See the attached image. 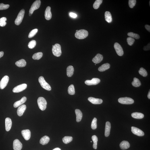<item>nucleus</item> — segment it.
Instances as JSON below:
<instances>
[{
  "label": "nucleus",
  "instance_id": "nucleus-32",
  "mask_svg": "<svg viewBox=\"0 0 150 150\" xmlns=\"http://www.w3.org/2000/svg\"><path fill=\"white\" fill-rule=\"evenodd\" d=\"M73 139V137L72 136H65L63 138L62 141L64 143L67 144L72 142Z\"/></svg>",
  "mask_w": 150,
  "mask_h": 150
},
{
  "label": "nucleus",
  "instance_id": "nucleus-1",
  "mask_svg": "<svg viewBox=\"0 0 150 150\" xmlns=\"http://www.w3.org/2000/svg\"><path fill=\"white\" fill-rule=\"evenodd\" d=\"M88 33L87 30L82 29L79 30L75 34V37L79 39H83L87 37Z\"/></svg>",
  "mask_w": 150,
  "mask_h": 150
},
{
  "label": "nucleus",
  "instance_id": "nucleus-37",
  "mask_svg": "<svg viewBox=\"0 0 150 150\" xmlns=\"http://www.w3.org/2000/svg\"><path fill=\"white\" fill-rule=\"evenodd\" d=\"M127 34L128 36L130 37L135 38L136 39H139L140 38L139 35L137 34L133 33V32L128 33Z\"/></svg>",
  "mask_w": 150,
  "mask_h": 150
},
{
  "label": "nucleus",
  "instance_id": "nucleus-23",
  "mask_svg": "<svg viewBox=\"0 0 150 150\" xmlns=\"http://www.w3.org/2000/svg\"><path fill=\"white\" fill-rule=\"evenodd\" d=\"M121 149L125 150L128 149L130 147V144L127 141H124L121 142L120 145Z\"/></svg>",
  "mask_w": 150,
  "mask_h": 150
},
{
  "label": "nucleus",
  "instance_id": "nucleus-38",
  "mask_svg": "<svg viewBox=\"0 0 150 150\" xmlns=\"http://www.w3.org/2000/svg\"><path fill=\"white\" fill-rule=\"evenodd\" d=\"M97 119L94 118L92 121L91 124V128L92 129L95 130L97 127Z\"/></svg>",
  "mask_w": 150,
  "mask_h": 150
},
{
  "label": "nucleus",
  "instance_id": "nucleus-36",
  "mask_svg": "<svg viewBox=\"0 0 150 150\" xmlns=\"http://www.w3.org/2000/svg\"><path fill=\"white\" fill-rule=\"evenodd\" d=\"M139 74L143 77H146L147 75V72L145 69L143 68H141L140 70L138 71Z\"/></svg>",
  "mask_w": 150,
  "mask_h": 150
},
{
  "label": "nucleus",
  "instance_id": "nucleus-3",
  "mask_svg": "<svg viewBox=\"0 0 150 150\" xmlns=\"http://www.w3.org/2000/svg\"><path fill=\"white\" fill-rule=\"evenodd\" d=\"M53 54L57 57H59L61 54V46L59 44H56L52 49Z\"/></svg>",
  "mask_w": 150,
  "mask_h": 150
},
{
  "label": "nucleus",
  "instance_id": "nucleus-50",
  "mask_svg": "<svg viewBox=\"0 0 150 150\" xmlns=\"http://www.w3.org/2000/svg\"><path fill=\"white\" fill-rule=\"evenodd\" d=\"M148 99H150V90L149 92V93H148Z\"/></svg>",
  "mask_w": 150,
  "mask_h": 150
},
{
  "label": "nucleus",
  "instance_id": "nucleus-46",
  "mask_svg": "<svg viewBox=\"0 0 150 150\" xmlns=\"http://www.w3.org/2000/svg\"><path fill=\"white\" fill-rule=\"evenodd\" d=\"M7 20V18L5 17H3L0 18V22H6Z\"/></svg>",
  "mask_w": 150,
  "mask_h": 150
},
{
  "label": "nucleus",
  "instance_id": "nucleus-22",
  "mask_svg": "<svg viewBox=\"0 0 150 150\" xmlns=\"http://www.w3.org/2000/svg\"><path fill=\"white\" fill-rule=\"evenodd\" d=\"M75 113L76 115V122H80L82 118L83 114L82 111L79 109H76L75 110Z\"/></svg>",
  "mask_w": 150,
  "mask_h": 150
},
{
  "label": "nucleus",
  "instance_id": "nucleus-48",
  "mask_svg": "<svg viewBox=\"0 0 150 150\" xmlns=\"http://www.w3.org/2000/svg\"><path fill=\"white\" fill-rule=\"evenodd\" d=\"M145 27L146 29L148 31L150 32V26L149 25H145Z\"/></svg>",
  "mask_w": 150,
  "mask_h": 150
},
{
  "label": "nucleus",
  "instance_id": "nucleus-43",
  "mask_svg": "<svg viewBox=\"0 0 150 150\" xmlns=\"http://www.w3.org/2000/svg\"><path fill=\"white\" fill-rule=\"evenodd\" d=\"M9 7V5H5L3 3H0V10H5L8 9Z\"/></svg>",
  "mask_w": 150,
  "mask_h": 150
},
{
  "label": "nucleus",
  "instance_id": "nucleus-24",
  "mask_svg": "<svg viewBox=\"0 0 150 150\" xmlns=\"http://www.w3.org/2000/svg\"><path fill=\"white\" fill-rule=\"evenodd\" d=\"M110 65L109 63H106L100 67L98 68V70L100 72H104V71L108 70L110 68Z\"/></svg>",
  "mask_w": 150,
  "mask_h": 150
},
{
  "label": "nucleus",
  "instance_id": "nucleus-44",
  "mask_svg": "<svg viewBox=\"0 0 150 150\" xmlns=\"http://www.w3.org/2000/svg\"><path fill=\"white\" fill-rule=\"evenodd\" d=\"M150 43H149L148 44V45L145 46H144V47L143 48V50H144L145 51H147L149 50H150Z\"/></svg>",
  "mask_w": 150,
  "mask_h": 150
},
{
  "label": "nucleus",
  "instance_id": "nucleus-5",
  "mask_svg": "<svg viewBox=\"0 0 150 150\" xmlns=\"http://www.w3.org/2000/svg\"><path fill=\"white\" fill-rule=\"evenodd\" d=\"M41 1L40 0L35 1L33 4L30 9L29 15L31 16L34 11L39 8L41 5Z\"/></svg>",
  "mask_w": 150,
  "mask_h": 150
},
{
  "label": "nucleus",
  "instance_id": "nucleus-35",
  "mask_svg": "<svg viewBox=\"0 0 150 150\" xmlns=\"http://www.w3.org/2000/svg\"><path fill=\"white\" fill-rule=\"evenodd\" d=\"M102 0H96L93 4V8L95 9H98L100 5L102 3Z\"/></svg>",
  "mask_w": 150,
  "mask_h": 150
},
{
  "label": "nucleus",
  "instance_id": "nucleus-25",
  "mask_svg": "<svg viewBox=\"0 0 150 150\" xmlns=\"http://www.w3.org/2000/svg\"><path fill=\"white\" fill-rule=\"evenodd\" d=\"M50 138L49 136H45L42 137L40 139V143L42 145H44L47 144L50 141Z\"/></svg>",
  "mask_w": 150,
  "mask_h": 150
},
{
  "label": "nucleus",
  "instance_id": "nucleus-9",
  "mask_svg": "<svg viewBox=\"0 0 150 150\" xmlns=\"http://www.w3.org/2000/svg\"><path fill=\"white\" fill-rule=\"evenodd\" d=\"M27 87V84L25 83L22 84L15 87L13 88V91L14 93H19L26 89Z\"/></svg>",
  "mask_w": 150,
  "mask_h": 150
},
{
  "label": "nucleus",
  "instance_id": "nucleus-17",
  "mask_svg": "<svg viewBox=\"0 0 150 150\" xmlns=\"http://www.w3.org/2000/svg\"><path fill=\"white\" fill-rule=\"evenodd\" d=\"M103 57L102 55L100 54H98L92 59V61L95 64H98L102 61Z\"/></svg>",
  "mask_w": 150,
  "mask_h": 150
},
{
  "label": "nucleus",
  "instance_id": "nucleus-26",
  "mask_svg": "<svg viewBox=\"0 0 150 150\" xmlns=\"http://www.w3.org/2000/svg\"><path fill=\"white\" fill-rule=\"evenodd\" d=\"M16 66L19 67H23L26 65V63L25 60L24 59H22L15 63Z\"/></svg>",
  "mask_w": 150,
  "mask_h": 150
},
{
  "label": "nucleus",
  "instance_id": "nucleus-42",
  "mask_svg": "<svg viewBox=\"0 0 150 150\" xmlns=\"http://www.w3.org/2000/svg\"><path fill=\"white\" fill-rule=\"evenodd\" d=\"M136 3V0H129V5L131 8H133L135 6Z\"/></svg>",
  "mask_w": 150,
  "mask_h": 150
},
{
  "label": "nucleus",
  "instance_id": "nucleus-53",
  "mask_svg": "<svg viewBox=\"0 0 150 150\" xmlns=\"http://www.w3.org/2000/svg\"><path fill=\"white\" fill-rule=\"evenodd\" d=\"M78 31V30H76V32H77Z\"/></svg>",
  "mask_w": 150,
  "mask_h": 150
},
{
  "label": "nucleus",
  "instance_id": "nucleus-28",
  "mask_svg": "<svg viewBox=\"0 0 150 150\" xmlns=\"http://www.w3.org/2000/svg\"><path fill=\"white\" fill-rule=\"evenodd\" d=\"M105 18L106 21L108 23H111L112 22V16L110 12L107 11L105 13Z\"/></svg>",
  "mask_w": 150,
  "mask_h": 150
},
{
  "label": "nucleus",
  "instance_id": "nucleus-49",
  "mask_svg": "<svg viewBox=\"0 0 150 150\" xmlns=\"http://www.w3.org/2000/svg\"><path fill=\"white\" fill-rule=\"evenodd\" d=\"M4 55V52L3 51L0 52V58L2 57Z\"/></svg>",
  "mask_w": 150,
  "mask_h": 150
},
{
  "label": "nucleus",
  "instance_id": "nucleus-6",
  "mask_svg": "<svg viewBox=\"0 0 150 150\" xmlns=\"http://www.w3.org/2000/svg\"><path fill=\"white\" fill-rule=\"evenodd\" d=\"M119 103L123 104H131L134 103V100L132 98L125 97L119 98L118 100Z\"/></svg>",
  "mask_w": 150,
  "mask_h": 150
},
{
  "label": "nucleus",
  "instance_id": "nucleus-47",
  "mask_svg": "<svg viewBox=\"0 0 150 150\" xmlns=\"http://www.w3.org/2000/svg\"><path fill=\"white\" fill-rule=\"evenodd\" d=\"M7 24V23L6 22H0V26L1 27L5 26Z\"/></svg>",
  "mask_w": 150,
  "mask_h": 150
},
{
  "label": "nucleus",
  "instance_id": "nucleus-31",
  "mask_svg": "<svg viewBox=\"0 0 150 150\" xmlns=\"http://www.w3.org/2000/svg\"><path fill=\"white\" fill-rule=\"evenodd\" d=\"M43 56V53L42 52L36 53L33 55L32 58L34 60H39Z\"/></svg>",
  "mask_w": 150,
  "mask_h": 150
},
{
  "label": "nucleus",
  "instance_id": "nucleus-30",
  "mask_svg": "<svg viewBox=\"0 0 150 150\" xmlns=\"http://www.w3.org/2000/svg\"><path fill=\"white\" fill-rule=\"evenodd\" d=\"M132 85L134 87H138L141 86V84L140 80L138 78H134L133 81L132 83Z\"/></svg>",
  "mask_w": 150,
  "mask_h": 150
},
{
  "label": "nucleus",
  "instance_id": "nucleus-27",
  "mask_svg": "<svg viewBox=\"0 0 150 150\" xmlns=\"http://www.w3.org/2000/svg\"><path fill=\"white\" fill-rule=\"evenodd\" d=\"M74 72V67L72 66H69L67 68V75L69 77L72 76Z\"/></svg>",
  "mask_w": 150,
  "mask_h": 150
},
{
  "label": "nucleus",
  "instance_id": "nucleus-12",
  "mask_svg": "<svg viewBox=\"0 0 150 150\" xmlns=\"http://www.w3.org/2000/svg\"><path fill=\"white\" fill-rule=\"evenodd\" d=\"M22 144L19 140L15 139L13 142V149L14 150H21L22 148Z\"/></svg>",
  "mask_w": 150,
  "mask_h": 150
},
{
  "label": "nucleus",
  "instance_id": "nucleus-7",
  "mask_svg": "<svg viewBox=\"0 0 150 150\" xmlns=\"http://www.w3.org/2000/svg\"><path fill=\"white\" fill-rule=\"evenodd\" d=\"M25 13L24 9H22L19 12L16 20H15V24L17 25H19L22 23L24 18Z\"/></svg>",
  "mask_w": 150,
  "mask_h": 150
},
{
  "label": "nucleus",
  "instance_id": "nucleus-45",
  "mask_svg": "<svg viewBox=\"0 0 150 150\" xmlns=\"http://www.w3.org/2000/svg\"><path fill=\"white\" fill-rule=\"evenodd\" d=\"M70 16L72 18H75L77 17V15L75 13H70Z\"/></svg>",
  "mask_w": 150,
  "mask_h": 150
},
{
  "label": "nucleus",
  "instance_id": "nucleus-16",
  "mask_svg": "<svg viewBox=\"0 0 150 150\" xmlns=\"http://www.w3.org/2000/svg\"><path fill=\"white\" fill-rule=\"evenodd\" d=\"M5 124L6 130L7 131H9L11 129L12 125V122L11 119L8 117L6 118Z\"/></svg>",
  "mask_w": 150,
  "mask_h": 150
},
{
  "label": "nucleus",
  "instance_id": "nucleus-10",
  "mask_svg": "<svg viewBox=\"0 0 150 150\" xmlns=\"http://www.w3.org/2000/svg\"><path fill=\"white\" fill-rule=\"evenodd\" d=\"M114 47L117 55L120 56H122L124 55V52L120 44L115 43L114 45Z\"/></svg>",
  "mask_w": 150,
  "mask_h": 150
},
{
  "label": "nucleus",
  "instance_id": "nucleus-21",
  "mask_svg": "<svg viewBox=\"0 0 150 150\" xmlns=\"http://www.w3.org/2000/svg\"><path fill=\"white\" fill-rule=\"evenodd\" d=\"M26 100V97H23L20 100L17 101L15 102L13 106L15 108L18 107L25 102Z\"/></svg>",
  "mask_w": 150,
  "mask_h": 150
},
{
  "label": "nucleus",
  "instance_id": "nucleus-8",
  "mask_svg": "<svg viewBox=\"0 0 150 150\" xmlns=\"http://www.w3.org/2000/svg\"><path fill=\"white\" fill-rule=\"evenodd\" d=\"M9 77L6 75L4 76L0 82V88L3 89L6 87L9 81Z\"/></svg>",
  "mask_w": 150,
  "mask_h": 150
},
{
  "label": "nucleus",
  "instance_id": "nucleus-13",
  "mask_svg": "<svg viewBox=\"0 0 150 150\" xmlns=\"http://www.w3.org/2000/svg\"><path fill=\"white\" fill-rule=\"evenodd\" d=\"M131 128L132 132L134 134L139 136H143L144 135V132L134 126L132 127Z\"/></svg>",
  "mask_w": 150,
  "mask_h": 150
},
{
  "label": "nucleus",
  "instance_id": "nucleus-39",
  "mask_svg": "<svg viewBox=\"0 0 150 150\" xmlns=\"http://www.w3.org/2000/svg\"><path fill=\"white\" fill-rule=\"evenodd\" d=\"M36 45V42L35 40H33L29 43L28 47L30 49H33Z\"/></svg>",
  "mask_w": 150,
  "mask_h": 150
},
{
  "label": "nucleus",
  "instance_id": "nucleus-11",
  "mask_svg": "<svg viewBox=\"0 0 150 150\" xmlns=\"http://www.w3.org/2000/svg\"><path fill=\"white\" fill-rule=\"evenodd\" d=\"M100 80L99 78H94L91 80H86L85 82V84L88 85H96L99 83Z\"/></svg>",
  "mask_w": 150,
  "mask_h": 150
},
{
  "label": "nucleus",
  "instance_id": "nucleus-14",
  "mask_svg": "<svg viewBox=\"0 0 150 150\" xmlns=\"http://www.w3.org/2000/svg\"><path fill=\"white\" fill-rule=\"evenodd\" d=\"M21 133L25 140H29L31 137V132L30 130L26 129L22 130Z\"/></svg>",
  "mask_w": 150,
  "mask_h": 150
},
{
  "label": "nucleus",
  "instance_id": "nucleus-51",
  "mask_svg": "<svg viewBox=\"0 0 150 150\" xmlns=\"http://www.w3.org/2000/svg\"><path fill=\"white\" fill-rule=\"evenodd\" d=\"M53 150H61L60 148H55L54 149H53Z\"/></svg>",
  "mask_w": 150,
  "mask_h": 150
},
{
  "label": "nucleus",
  "instance_id": "nucleus-40",
  "mask_svg": "<svg viewBox=\"0 0 150 150\" xmlns=\"http://www.w3.org/2000/svg\"><path fill=\"white\" fill-rule=\"evenodd\" d=\"M38 31L37 29H35L31 31L30 32L28 35V37L29 38H31L33 37L37 33Z\"/></svg>",
  "mask_w": 150,
  "mask_h": 150
},
{
  "label": "nucleus",
  "instance_id": "nucleus-15",
  "mask_svg": "<svg viewBox=\"0 0 150 150\" xmlns=\"http://www.w3.org/2000/svg\"><path fill=\"white\" fill-rule=\"evenodd\" d=\"M88 100L94 104H100L103 103V100L100 99H96L95 98L90 97Z\"/></svg>",
  "mask_w": 150,
  "mask_h": 150
},
{
  "label": "nucleus",
  "instance_id": "nucleus-4",
  "mask_svg": "<svg viewBox=\"0 0 150 150\" xmlns=\"http://www.w3.org/2000/svg\"><path fill=\"white\" fill-rule=\"evenodd\" d=\"M38 81H39L40 85L44 89L48 91H50L51 90V86L45 81L43 76H40L39 78Z\"/></svg>",
  "mask_w": 150,
  "mask_h": 150
},
{
  "label": "nucleus",
  "instance_id": "nucleus-20",
  "mask_svg": "<svg viewBox=\"0 0 150 150\" xmlns=\"http://www.w3.org/2000/svg\"><path fill=\"white\" fill-rule=\"evenodd\" d=\"M111 125L110 123L108 122H107L106 123L105 136L106 137H108L110 134Z\"/></svg>",
  "mask_w": 150,
  "mask_h": 150
},
{
  "label": "nucleus",
  "instance_id": "nucleus-19",
  "mask_svg": "<svg viewBox=\"0 0 150 150\" xmlns=\"http://www.w3.org/2000/svg\"><path fill=\"white\" fill-rule=\"evenodd\" d=\"M26 109V106L25 105H23L19 107L17 109V114L19 116H22L24 114Z\"/></svg>",
  "mask_w": 150,
  "mask_h": 150
},
{
  "label": "nucleus",
  "instance_id": "nucleus-34",
  "mask_svg": "<svg viewBox=\"0 0 150 150\" xmlns=\"http://www.w3.org/2000/svg\"><path fill=\"white\" fill-rule=\"evenodd\" d=\"M68 92L70 95H74L75 93L74 86L73 84H71L69 86L68 89Z\"/></svg>",
  "mask_w": 150,
  "mask_h": 150
},
{
  "label": "nucleus",
  "instance_id": "nucleus-18",
  "mask_svg": "<svg viewBox=\"0 0 150 150\" xmlns=\"http://www.w3.org/2000/svg\"><path fill=\"white\" fill-rule=\"evenodd\" d=\"M51 7H48L46 9L45 11V16L46 20H50L52 17V14L51 11Z\"/></svg>",
  "mask_w": 150,
  "mask_h": 150
},
{
  "label": "nucleus",
  "instance_id": "nucleus-52",
  "mask_svg": "<svg viewBox=\"0 0 150 150\" xmlns=\"http://www.w3.org/2000/svg\"><path fill=\"white\" fill-rule=\"evenodd\" d=\"M149 5L150 6V1H149Z\"/></svg>",
  "mask_w": 150,
  "mask_h": 150
},
{
  "label": "nucleus",
  "instance_id": "nucleus-2",
  "mask_svg": "<svg viewBox=\"0 0 150 150\" xmlns=\"http://www.w3.org/2000/svg\"><path fill=\"white\" fill-rule=\"evenodd\" d=\"M37 102L40 109L42 111L45 110L47 107V103L45 98L42 97H39Z\"/></svg>",
  "mask_w": 150,
  "mask_h": 150
},
{
  "label": "nucleus",
  "instance_id": "nucleus-33",
  "mask_svg": "<svg viewBox=\"0 0 150 150\" xmlns=\"http://www.w3.org/2000/svg\"><path fill=\"white\" fill-rule=\"evenodd\" d=\"M92 139L93 142V147L94 149H96L97 148L98 139L97 136L95 135L92 136Z\"/></svg>",
  "mask_w": 150,
  "mask_h": 150
},
{
  "label": "nucleus",
  "instance_id": "nucleus-29",
  "mask_svg": "<svg viewBox=\"0 0 150 150\" xmlns=\"http://www.w3.org/2000/svg\"><path fill=\"white\" fill-rule=\"evenodd\" d=\"M132 117L134 118L141 119L143 118L144 115L141 113L134 112L132 113Z\"/></svg>",
  "mask_w": 150,
  "mask_h": 150
},
{
  "label": "nucleus",
  "instance_id": "nucleus-41",
  "mask_svg": "<svg viewBox=\"0 0 150 150\" xmlns=\"http://www.w3.org/2000/svg\"><path fill=\"white\" fill-rule=\"evenodd\" d=\"M134 41L135 40L134 38L132 37H129L127 39V42L128 45L130 46H132L133 45Z\"/></svg>",
  "mask_w": 150,
  "mask_h": 150
}]
</instances>
